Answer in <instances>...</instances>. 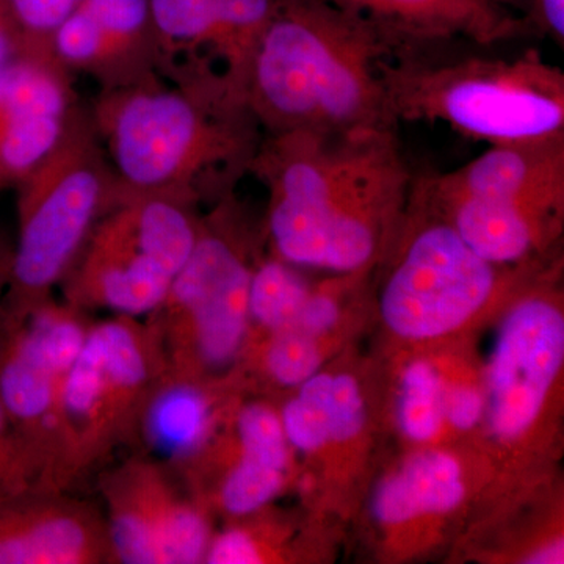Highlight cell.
Masks as SVG:
<instances>
[{"instance_id": "11", "label": "cell", "mask_w": 564, "mask_h": 564, "mask_svg": "<svg viewBox=\"0 0 564 564\" xmlns=\"http://www.w3.org/2000/svg\"><path fill=\"white\" fill-rule=\"evenodd\" d=\"M276 2L150 0L161 76L173 82H220L247 102L252 57Z\"/></svg>"}, {"instance_id": "38", "label": "cell", "mask_w": 564, "mask_h": 564, "mask_svg": "<svg viewBox=\"0 0 564 564\" xmlns=\"http://www.w3.org/2000/svg\"><path fill=\"white\" fill-rule=\"evenodd\" d=\"M0 496H6V494H3L2 491H0ZM7 496H9V494H7Z\"/></svg>"}, {"instance_id": "5", "label": "cell", "mask_w": 564, "mask_h": 564, "mask_svg": "<svg viewBox=\"0 0 564 564\" xmlns=\"http://www.w3.org/2000/svg\"><path fill=\"white\" fill-rule=\"evenodd\" d=\"M14 191L18 240L0 299L7 318L51 299L120 192L88 106H77L61 140Z\"/></svg>"}, {"instance_id": "4", "label": "cell", "mask_w": 564, "mask_h": 564, "mask_svg": "<svg viewBox=\"0 0 564 564\" xmlns=\"http://www.w3.org/2000/svg\"><path fill=\"white\" fill-rule=\"evenodd\" d=\"M437 46L402 47L381 63L397 122H443L489 147L564 135V73L540 52L444 57Z\"/></svg>"}, {"instance_id": "1", "label": "cell", "mask_w": 564, "mask_h": 564, "mask_svg": "<svg viewBox=\"0 0 564 564\" xmlns=\"http://www.w3.org/2000/svg\"><path fill=\"white\" fill-rule=\"evenodd\" d=\"M250 174L269 191L276 258L339 273L377 258L414 177L397 131L263 133Z\"/></svg>"}, {"instance_id": "33", "label": "cell", "mask_w": 564, "mask_h": 564, "mask_svg": "<svg viewBox=\"0 0 564 564\" xmlns=\"http://www.w3.org/2000/svg\"><path fill=\"white\" fill-rule=\"evenodd\" d=\"M24 31L9 0H0V73L18 61L32 43H35Z\"/></svg>"}, {"instance_id": "35", "label": "cell", "mask_w": 564, "mask_h": 564, "mask_svg": "<svg viewBox=\"0 0 564 564\" xmlns=\"http://www.w3.org/2000/svg\"><path fill=\"white\" fill-rule=\"evenodd\" d=\"M484 415V399L473 388H456L445 395L444 417L458 430H470Z\"/></svg>"}, {"instance_id": "18", "label": "cell", "mask_w": 564, "mask_h": 564, "mask_svg": "<svg viewBox=\"0 0 564 564\" xmlns=\"http://www.w3.org/2000/svg\"><path fill=\"white\" fill-rule=\"evenodd\" d=\"M415 180L467 247L496 265L525 261L551 232L563 210L564 191L478 198L436 192L423 173L415 174Z\"/></svg>"}, {"instance_id": "2", "label": "cell", "mask_w": 564, "mask_h": 564, "mask_svg": "<svg viewBox=\"0 0 564 564\" xmlns=\"http://www.w3.org/2000/svg\"><path fill=\"white\" fill-rule=\"evenodd\" d=\"M88 110L121 193L193 206L232 193L263 137L250 107L225 85L161 74L99 90Z\"/></svg>"}, {"instance_id": "29", "label": "cell", "mask_w": 564, "mask_h": 564, "mask_svg": "<svg viewBox=\"0 0 564 564\" xmlns=\"http://www.w3.org/2000/svg\"><path fill=\"white\" fill-rule=\"evenodd\" d=\"M329 437L336 443L350 441L361 433L366 410L359 386L350 375L333 377L328 400Z\"/></svg>"}, {"instance_id": "9", "label": "cell", "mask_w": 564, "mask_h": 564, "mask_svg": "<svg viewBox=\"0 0 564 564\" xmlns=\"http://www.w3.org/2000/svg\"><path fill=\"white\" fill-rule=\"evenodd\" d=\"M408 207L415 225L381 292V317L404 339L445 336L484 310L499 269L475 254L413 177Z\"/></svg>"}, {"instance_id": "17", "label": "cell", "mask_w": 564, "mask_h": 564, "mask_svg": "<svg viewBox=\"0 0 564 564\" xmlns=\"http://www.w3.org/2000/svg\"><path fill=\"white\" fill-rule=\"evenodd\" d=\"M391 33L406 46L469 41L480 47L530 36L524 22L494 0H325Z\"/></svg>"}, {"instance_id": "10", "label": "cell", "mask_w": 564, "mask_h": 564, "mask_svg": "<svg viewBox=\"0 0 564 564\" xmlns=\"http://www.w3.org/2000/svg\"><path fill=\"white\" fill-rule=\"evenodd\" d=\"M79 307L44 300L18 317H0V400L40 470L50 467L66 373L88 328Z\"/></svg>"}, {"instance_id": "8", "label": "cell", "mask_w": 564, "mask_h": 564, "mask_svg": "<svg viewBox=\"0 0 564 564\" xmlns=\"http://www.w3.org/2000/svg\"><path fill=\"white\" fill-rule=\"evenodd\" d=\"M234 192L199 221L191 258L155 314L165 317L159 348L166 347V370L191 373L195 366L223 369L239 355L247 336L248 296L254 267L231 228Z\"/></svg>"}, {"instance_id": "21", "label": "cell", "mask_w": 564, "mask_h": 564, "mask_svg": "<svg viewBox=\"0 0 564 564\" xmlns=\"http://www.w3.org/2000/svg\"><path fill=\"white\" fill-rule=\"evenodd\" d=\"M464 499L462 466L445 452L411 456L375 492V518L384 524H403L426 514L448 513Z\"/></svg>"}, {"instance_id": "27", "label": "cell", "mask_w": 564, "mask_h": 564, "mask_svg": "<svg viewBox=\"0 0 564 564\" xmlns=\"http://www.w3.org/2000/svg\"><path fill=\"white\" fill-rule=\"evenodd\" d=\"M322 358L314 336L291 328L274 333L265 352V366L276 383L293 388L317 373Z\"/></svg>"}, {"instance_id": "28", "label": "cell", "mask_w": 564, "mask_h": 564, "mask_svg": "<svg viewBox=\"0 0 564 564\" xmlns=\"http://www.w3.org/2000/svg\"><path fill=\"white\" fill-rule=\"evenodd\" d=\"M40 470L18 436L0 400V491L17 494L39 488Z\"/></svg>"}, {"instance_id": "36", "label": "cell", "mask_w": 564, "mask_h": 564, "mask_svg": "<svg viewBox=\"0 0 564 564\" xmlns=\"http://www.w3.org/2000/svg\"><path fill=\"white\" fill-rule=\"evenodd\" d=\"M563 558H564L563 540H556V541H554V543H549V544L543 545V547L538 549L536 552H533V554L529 556V560H525V563L556 564V563H563Z\"/></svg>"}, {"instance_id": "16", "label": "cell", "mask_w": 564, "mask_h": 564, "mask_svg": "<svg viewBox=\"0 0 564 564\" xmlns=\"http://www.w3.org/2000/svg\"><path fill=\"white\" fill-rule=\"evenodd\" d=\"M106 521L58 492L29 489L0 496V564L109 562Z\"/></svg>"}, {"instance_id": "26", "label": "cell", "mask_w": 564, "mask_h": 564, "mask_svg": "<svg viewBox=\"0 0 564 564\" xmlns=\"http://www.w3.org/2000/svg\"><path fill=\"white\" fill-rule=\"evenodd\" d=\"M240 455L251 456L285 470L288 467V437L280 415L262 403L242 408L237 417Z\"/></svg>"}, {"instance_id": "34", "label": "cell", "mask_w": 564, "mask_h": 564, "mask_svg": "<svg viewBox=\"0 0 564 564\" xmlns=\"http://www.w3.org/2000/svg\"><path fill=\"white\" fill-rule=\"evenodd\" d=\"M337 317H339V304L333 295L311 292L310 299L306 300L299 315L295 328L311 336H317V334L329 332L336 325Z\"/></svg>"}, {"instance_id": "14", "label": "cell", "mask_w": 564, "mask_h": 564, "mask_svg": "<svg viewBox=\"0 0 564 564\" xmlns=\"http://www.w3.org/2000/svg\"><path fill=\"white\" fill-rule=\"evenodd\" d=\"M73 79L46 41L0 73V192L17 187L61 140L80 104Z\"/></svg>"}, {"instance_id": "19", "label": "cell", "mask_w": 564, "mask_h": 564, "mask_svg": "<svg viewBox=\"0 0 564 564\" xmlns=\"http://www.w3.org/2000/svg\"><path fill=\"white\" fill-rule=\"evenodd\" d=\"M423 176L444 195L510 198L564 191V135L491 144L459 169Z\"/></svg>"}, {"instance_id": "6", "label": "cell", "mask_w": 564, "mask_h": 564, "mask_svg": "<svg viewBox=\"0 0 564 564\" xmlns=\"http://www.w3.org/2000/svg\"><path fill=\"white\" fill-rule=\"evenodd\" d=\"M195 210L170 196L118 192L63 278L68 303L118 317L154 314L195 248Z\"/></svg>"}, {"instance_id": "31", "label": "cell", "mask_w": 564, "mask_h": 564, "mask_svg": "<svg viewBox=\"0 0 564 564\" xmlns=\"http://www.w3.org/2000/svg\"><path fill=\"white\" fill-rule=\"evenodd\" d=\"M80 0H9L22 28L33 40L51 41L52 32Z\"/></svg>"}, {"instance_id": "22", "label": "cell", "mask_w": 564, "mask_h": 564, "mask_svg": "<svg viewBox=\"0 0 564 564\" xmlns=\"http://www.w3.org/2000/svg\"><path fill=\"white\" fill-rule=\"evenodd\" d=\"M311 288L295 265L280 258L254 267L248 296V311L263 328L278 333L295 328Z\"/></svg>"}, {"instance_id": "15", "label": "cell", "mask_w": 564, "mask_h": 564, "mask_svg": "<svg viewBox=\"0 0 564 564\" xmlns=\"http://www.w3.org/2000/svg\"><path fill=\"white\" fill-rule=\"evenodd\" d=\"M51 50L73 76L99 90L161 74L150 0H80L52 32Z\"/></svg>"}, {"instance_id": "30", "label": "cell", "mask_w": 564, "mask_h": 564, "mask_svg": "<svg viewBox=\"0 0 564 564\" xmlns=\"http://www.w3.org/2000/svg\"><path fill=\"white\" fill-rule=\"evenodd\" d=\"M519 18L530 36L564 46V0H494Z\"/></svg>"}, {"instance_id": "23", "label": "cell", "mask_w": 564, "mask_h": 564, "mask_svg": "<svg viewBox=\"0 0 564 564\" xmlns=\"http://www.w3.org/2000/svg\"><path fill=\"white\" fill-rule=\"evenodd\" d=\"M445 393L440 373L429 361H414L406 367L400 388L397 419L410 440L429 443L444 421Z\"/></svg>"}, {"instance_id": "32", "label": "cell", "mask_w": 564, "mask_h": 564, "mask_svg": "<svg viewBox=\"0 0 564 564\" xmlns=\"http://www.w3.org/2000/svg\"><path fill=\"white\" fill-rule=\"evenodd\" d=\"M204 563L256 564L262 563V554L250 533L234 529L210 540Z\"/></svg>"}, {"instance_id": "7", "label": "cell", "mask_w": 564, "mask_h": 564, "mask_svg": "<svg viewBox=\"0 0 564 564\" xmlns=\"http://www.w3.org/2000/svg\"><path fill=\"white\" fill-rule=\"evenodd\" d=\"M163 370L154 332H143L129 317L90 325L63 383L41 491L61 492L135 433L141 406Z\"/></svg>"}, {"instance_id": "12", "label": "cell", "mask_w": 564, "mask_h": 564, "mask_svg": "<svg viewBox=\"0 0 564 564\" xmlns=\"http://www.w3.org/2000/svg\"><path fill=\"white\" fill-rule=\"evenodd\" d=\"M111 554L126 564L204 562L210 527L202 510L187 502L162 467L133 462L104 481Z\"/></svg>"}, {"instance_id": "3", "label": "cell", "mask_w": 564, "mask_h": 564, "mask_svg": "<svg viewBox=\"0 0 564 564\" xmlns=\"http://www.w3.org/2000/svg\"><path fill=\"white\" fill-rule=\"evenodd\" d=\"M402 47L325 0H278L245 98L263 133L397 131L381 63Z\"/></svg>"}, {"instance_id": "13", "label": "cell", "mask_w": 564, "mask_h": 564, "mask_svg": "<svg viewBox=\"0 0 564 564\" xmlns=\"http://www.w3.org/2000/svg\"><path fill=\"white\" fill-rule=\"evenodd\" d=\"M563 361L562 311L544 299L516 304L489 364V421L499 440H518L533 425Z\"/></svg>"}, {"instance_id": "25", "label": "cell", "mask_w": 564, "mask_h": 564, "mask_svg": "<svg viewBox=\"0 0 564 564\" xmlns=\"http://www.w3.org/2000/svg\"><path fill=\"white\" fill-rule=\"evenodd\" d=\"M285 470L240 455L221 486V505L229 514L245 516L265 507L281 492Z\"/></svg>"}, {"instance_id": "24", "label": "cell", "mask_w": 564, "mask_h": 564, "mask_svg": "<svg viewBox=\"0 0 564 564\" xmlns=\"http://www.w3.org/2000/svg\"><path fill=\"white\" fill-rule=\"evenodd\" d=\"M332 381V375H313L300 384L299 395L282 410L280 417L288 443L299 451L314 452L332 441L328 417Z\"/></svg>"}, {"instance_id": "37", "label": "cell", "mask_w": 564, "mask_h": 564, "mask_svg": "<svg viewBox=\"0 0 564 564\" xmlns=\"http://www.w3.org/2000/svg\"><path fill=\"white\" fill-rule=\"evenodd\" d=\"M11 261H13V245L0 234V299L9 284Z\"/></svg>"}, {"instance_id": "20", "label": "cell", "mask_w": 564, "mask_h": 564, "mask_svg": "<svg viewBox=\"0 0 564 564\" xmlns=\"http://www.w3.org/2000/svg\"><path fill=\"white\" fill-rule=\"evenodd\" d=\"M214 408L209 393L187 375L163 370L141 406L135 432L166 464L192 463L209 444Z\"/></svg>"}]
</instances>
